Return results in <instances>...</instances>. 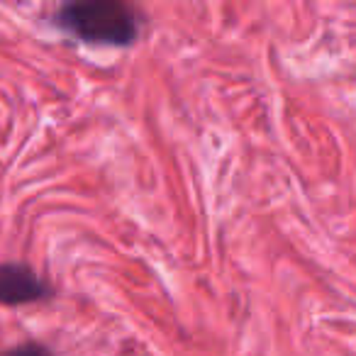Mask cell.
Returning <instances> with one entry per match:
<instances>
[{
	"mask_svg": "<svg viewBox=\"0 0 356 356\" xmlns=\"http://www.w3.org/2000/svg\"><path fill=\"white\" fill-rule=\"evenodd\" d=\"M56 27L88 44L127 47L142 32L137 8L124 0H81L61 6L54 15Z\"/></svg>",
	"mask_w": 356,
	"mask_h": 356,
	"instance_id": "6da1fadb",
	"label": "cell"
},
{
	"mask_svg": "<svg viewBox=\"0 0 356 356\" xmlns=\"http://www.w3.org/2000/svg\"><path fill=\"white\" fill-rule=\"evenodd\" d=\"M51 296V286L27 264H0V302L27 305Z\"/></svg>",
	"mask_w": 356,
	"mask_h": 356,
	"instance_id": "7a4b0ae2",
	"label": "cell"
},
{
	"mask_svg": "<svg viewBox=\"0 0 356 356\" xmlns=\"http://www.w3.org/2000/svg\"><path fill=\"white\" fill-rule=\"evenodd\" d=\"M0 356H54V354H51L49 346L37 344V341H27V344L13 346V349L3 351Z\"/></svg>",
	"mask_w": 356,
	"mask_h": 356,
	"instance_id": "3957f363",
	"label": "cell"
}]
</instances>
